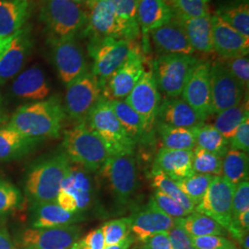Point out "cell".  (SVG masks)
<instances>
[{"label":"cell","mask_w":249,"mask_h":249,"mask_svg":"<svg viewBox=\"0 0 249 249\" xmlns=\"http://www.w3.org/2000/svg\"><path fill=\"white\" fill-rule=\"evenodd\" d=\"M65 117L60 100L53 96L18 107L8 125L26 137L43 141L59 137Z\"/></svg>","instance_id":"obj_1"},{"label":"cell","mask_w":249,"mask_h":249,"mask_svg":"<svg viewBox=\"0 0 249 249\" xmlns=\"http://www.w3.org/2000/svg\"><path fill=\"white\" fill-rule=\"evenodd\" d=\"M71 161L65 152L34 163L27 172L24 191L32 204L55 201Z\"/></svg>","instance_id":"obj_2"},{"label":"cell","mask_w":249,"mask_h":249,"mask_svg":"<svg viewBox=\"0 0 249 249\" xmlns=\"http://www.w3.org/2000/svg\"><path fill=\"white\" fill-rule=\"evenodd\" d=\"M85 4L87 21L82 35L89 38V41L107 37L130 42L140 39V28L120 18L109 0H87Z\"/></svg>","instance_id":"obj_3"},{"label":"cell","mask_w":249,"mask_h":249,"mask_svg":"<svg viewBox=\"0 0 249 249\" xmlns=\"http://www.w3.org/2000/svg\"><path fill=\"white\" fill-rule=\"evenodd\" d=\"M234 188L235 185L223 176L213 177L202 199L196 205L195 212L212 218L241 245L249 231L243 230L232 218L231 205Z\"/></svg>","instance_id":"obj_4"},{"label":"cell","mask_w":249,"mask_h":249,"mask_svg":"<svg viewBox=\"0 0 249 249\" xmlns=\"http://www.w3.org/2000/svg\"><path fill=\"white\" fill-rule=\"evenodd\" d=\"M64 152L71 161L89 172H97L111 156L102 139L85 121L64 133Z\"/></svg>","instance_id":"obj_5"},{"label":"cell","mask_w":249,"mask_h":249,"mask_svg":"<svg viewBox=\"0 0 249 249\" xmlns=\"http://www.w3.org/2000/svg\"><path fill=\"white\" fill-rule=\"evenodd\" d=\"M48 40L75 38L87 21L85 10L73 0H45L40 11Z\"/></svg>","instance_id":"obj_6"},{"label":"cell","mask_w":249,"mask_h":249,"mask_svg":"<svg viewBox=\"0 0 249 249\" xmlns=\"http://www.w3.org/2000/svg\"><path fill=\"white\" fill-rule=\"evenodd\" d=\"M85 122L102 139L111 156L133 154L136 143L124 132L108 100L102 96Z\"/></svg>","instance_id":"obj_7"},{"label":"cell","mask_w":249,"mask_h":249,"mask_svg":"<svg viewBox=\"0 0 249 249\" xmlns=\"http://www.w3.org/2000/svg\"><path fill=\"white\" fill-rule=\"evenodd\" d=\"M139 47L141 45L138 42L123 39L107 37L89 40L88 52L93 61L91 73L97 78L101 88Z\"/></svg>","instance_id":"obj_8"},{"label":"cell","mask_w":249,"mask_h":249,"mask_svg":"<svg viewBox=\"0 0 249 249\" xmlns=\"http://www.w3.org/2000/svg\"><path fill=\"white\" fill-rule=\"evenodd\" d=\"M196 61L195 56L181 53L158 55L153 60L151 71L159 91L168 98H178Z\"/></svg>","instance_id":"obj_9"},{"label":"cell","mask_w":249,"mask_h":249,"mask_svg":"<svg viewBox=\"0 0 249 249\" xmlns=\"http://www.w3.org/2000/svg\"><path fill=\"white\" fill-rule=\"evenodd\" d=\"M106 187L120 205L126 204L138 187L133 154L110 156L99 170Z\"/></svg>","instance_id":"obj_10"},{"label":"cell","mask_w":249,"mask_h":249,"mask_svg":"<svg viewBox=\"0 0 249 249\" xmlns=\"http://www.w3.org/2000/svg\"><path fill=\"white\" fill-rule=\"evenodd\" d=\"M101 97L102 88L97 78L86 71L67 85L65 112L72 119L83 122Z\"/></svg>","instance_id":"obj_11"},{"label":"cell","mask_w":249,"mask_h":249,"mask_svg":"<svg viewBox=\"0 0 249 249\" xmlns=\"http://www.w3.org/2000/svg\"><path fill=\"white\" fill-rule=\"evenodd\" d=\"M210 80L212 115H217L238 105L248 95L247 90L219 59L211 63Z\"/></svg>","instance_id":"obj_12"},{"label":"cell","mask_w":249,"mask_h":249,"mask_svg":"<svg viewBox=\"0 0 249 249\" xmlns=\"http://www.w3.org/2000/svg\"><path fill=\"white\" fill-rule=\"evenodd\" d=\"M210 70L211 62L197 60L189 72L181 94L202 122L212 116Z\"/></svg>","instance_id":"obj_13"},{"label":"cell","mask_w":249,"mask_h":249,"mask_svg":"<svg viewBox=\"0 0 249 249\" xmlns=\"http://www.w3.org/2000/svg\"><path fill=\"white\" fill-rule=\"evenodd\" d=\"M160 94L151 70H145L124 102L142 116L147 133L150 134L157 121Z\"/></svg>","instance_id":"obj_14"},{"label":"cell","mask_w":249,"mask_h":249,"mask_svg":"<svg viewBox=\"0 0 249 249\" xmlns=\"http://www.w3.org/2000/svg\"><path fill=\"white\" fill-rule=\"evenodd\" d=\"M144 62L145 55L141 46L107 80L102 87V96L108 101L125 98L145 71Z\"/></svg>","instance_id":"obj_15"},{"label":"cell","mask_w":249,"mask_h":249,"mask_svg":"<svg viewBox=\"0 0 249 249\" xmlns=\"http://www.w3.org/2000/svg\"><path fill=\"white\" fill-rule=\"evenodd\" d=\"M53 65L58 77L67 86L87 71V62L81 46L75 38L48 40Z\"/></svg>","instance_id":"obj_16"},{"label":"cell","mask_w":249,"mask_h":249,"mask_svg":"<svg viewBox=\"0 0 249 249\" xmlns=\"http://www.w3.org/2000/svg\"><path fill=\"white\" fill-rule=\"evenodd\" d=\"M80 227L68 225L53 228H29L19 237L23 248L35 249H71L80 238Z\"/></svg>","instance_id":"obj_17"},{"label":"cell","mask_w":249,"mask_h":249,"mask_svg":"<svg viewBox=\"0 0 249 249\" xmlns=\"http://www.w3.org/2000/svg\"><path fill=\"white\" fill-rule=\"evenodd\" d=\"M34 47V38L31 27L18 31L7 51L0 59V86L18 75L25 65Z\"/></svg>","instance_id":"obj_18"},{"label":"cell","mask_w":249,"mask_h":249,"mask_svg":"<svg viewBox=\"0 0 249 249\" xmlns=\"http://www.w3.org/2000/svg\"><path fill=\"white\" fill-rule=\"evenodd\" d=\"M212 25L214 52L219 54L220 58L249 55V37L241 35L217 14L212 16Z\"/></svg>","instance_id":"obj_19"},{"label":"cell","mask_w":249,"mask_h":249,"mask_svg":"<svg viewBox=\"0 0 249 249\" xmlns=\"http://www.w3.org/2000/svg\"><path fill=\"white\" fill-rule=\"evenodd\" d=\"M130 231L135 240L145 243L156 233L168 231L176 225V219L158 210L149 201L148 205L130 216Z\"/></svg>","instance_id":"obj_20"},{"label":"cell","mask_w":249,"mask_h":249,"mask_svg":"<svg viewBox=\"0 0 249 249\" xmlns=\"http://www.w3.org/2000/svg\"><path fill=\"white\" fill-rule=\"evenodd\" d=\"M150 35L155 52L159 55L166 53L193 55L196 52L190 45L184 30L174 18L167 24L151 31Z\"/></svg>","instance_id":"obj_21"},{"label":"cell","mask_w":249,"mask_h":249,"mask_svg":"<svg viewBox=\"0 0 249 249\" xmlns=\"http://www.w3.org/2000/svg\"><path fill=\"white\" fill-rule=\"evenodd\" d=\"M192 159L193 151L161 148L153 161L151 173L160 172L175 181L189 178L195 174Z\"/></svg>","instance_id":"obj_22"},{"label":"cell","mask_w":249,"mask_h":249,"mask_svg":"<svg viewBox=\"0 0 249 249\" xmlns=\"http://www.w3.org/2000/svg\"><path fill=\"white\" fill-rule=\"evenodd\" d=\"M11 91L17 98L37 102L48 97L51 87L43 70L34 66L17 76L11 85Z\"/></svg>","instance_id":"obj_23"},{"label":"cell","mask_w":249,"mask_h":249,"mask_svg":"<svg viewBox=\"0 0 249 249\" xmlns=\"http://www.w3.org/2000/svg\"><path fill=\"white\" fill-rule=\"evenodd\" d=\"M173 18L184 30L190 45H192L195 51L206 54L213 53L211 14L196 18L174 15Z\"/></svg>","instance_id":"obj_24"},{"label":"cell","mask_w":249,"mask_h":249,"mask_svg":"<svg viewBox=\"0 0 249 249\" xmlns=\"http://www.w3.org/2000/svg\"><path fill=\"white\" fill-rule=\"evenodd\" d=\"M82 219L81 213L63 210L55 201L32 204V228H53L72 225Z\"/></svg>","instance_id":"obj_25"},{"label":"cell","mask_w":249,"mask_h":249,"mask_svg":"<svg viewBox=\"0 0 249 249\" xmlns=\"http://www.w3.org/2000/svg\"><path fill=\"white\" fill-rule=\"evenodd\" d=\"M156 122L185 128H192L204 123L183 99L168 97L160 101Z\"/></svg>","instance_id":"obj_26"},{"label":"cell","mask_w":249,"mask_h":249,"mask_svg":"<svg viewBox=\"0 0 249 249\" xmlns=\"http://www.w3.org/2000/svg\"><path fill=\"white\" fill-rule=\"evenodd\" d=\"M174 13L164 0H141L138 3V22L143 36L167 24Z\"/></svg>","instance_id":"obj_27"},{"label":"cell","mask_w":249,"mask_h":249,"mask_svg":"<svg viewBox=\"0 0 249 249\" xmlns=\"http://www.w3.org/2000/svg\"><path fill=\"white\" fill-rule=\"evenodd\" d=\"M61 189L77 200L80 213L89 209L92 201L93 187L88 170L78 164H71L68 177L63 181Z\"/></svg>","instance_id":"obj_28"},{"label":"cell","mask_w":249,"mask_h":249,"mask_svg":"<svg viewBox=\"0 0 249 249\" xmlns=\"http://www.w3.org/2000/svg\"><path fill=\"white\" fill-rule=\"evenodd\" d=\"M39 142L41 141L26 137L9 125L0 127V162L24 157Z\"/></svg>","instance_id":"obj_29"},{"label":"cell","mask_w":249,"mask_h":249,"mask_svg":"<svg viewBox=\"0 0 249 249\" xmlns=\"http://www.w3.org/2000/svg\"><path fill=\"white\" fill-rule=\"evenodd\" d=\"M30 0H0V36H13L26 22Z\"/></svg>","instance_id":"obj_30"},{"label":"cell","mask_w":249,"mask_h":249,"mask_svg":"<svg viewBox=\"0 0 249 249\" xmlns=\"http://www.w3.org/2000/svg\"><path fill=\"white\" fill-rule=\"evenodd\" d=\"M110 106L113 108L117 119L123 126L124 132L137 143L143 140L148 133L142 116L123 100H111Z\"/></svg>","instance_id":"obj_31"},{"label":"cell","mask_w":249,"mask_h":249,"mask_svg":"<svg viewBox=\"0 0 249 249\" xmlns=\"http://www.w3.org/2000/svg\"><path fill=\"white\" fill-rule=\"evenodd\" d=\"M215 14L241 35L249 37V0H225L219 6Z\"/></svg>","instance_id":"obj_32"},{"label":"cell","mask_w":249,"mask_h":249,"mask_svg":"<svg viewBox=\"0 0 249 249\" xmlns=\"http://www.w3.org/2000/svg\"><path fill=\"white\" fill-rule=\"evenodd\" d=\"M157 131L162 148L193 151L196 146V138L192 128L177 127L158 122Z\"/></svg>","instance_id":"obj_33"},{"label":"cell","mask_w":249,"mask_h":249,"mask_svg":"<svg viewBox=\"0 0 249 249\" xmlns=\"http://www.w3.org/2000/svg\"><path fill=\"white\" fill-rule=\"evenodd\" d=\"M249 117V95L234 107L217 114L213 126L228 142L239 124Z\"/></svg>","instance_id":"obj_34"},{"label":"cell","mask_w":249,"mask_h":249,"mask_svg":"<svg viewBox=\"0 0 249 249\" xmlns=\"http://www.w3.org/2000/svg\"><path fill=\"white\" fill-rule=\"evenodd\" d=\"M176 223L190 237L207 235H224L226 231L218 223L204 214L194 212L184 218L176 219Z\"/></svg>","instance_id":"obj_35"},{"label":"cell","mask_w":249,"mask_h":249,"mask_svg":"<svg viewBox=\"0 0 249 249\" xmlns=\"http://www.w3.org/2000/svg\"><path fill=\"white\" fill-rule=\"evenodd\" d=\"M222 176L233 185L249 181V154L230 149L223 157Z\"/></svg>","instance_id":"obj_36"},{"label":"cell","mask_w":249,"mask_h":249,"mask_svg":"<svg viewBox=\"0 0 249 249\" xmlns=\"http://www.w3.org/2000/svg\"><path fill=\"white\" fill-rule=\"evenodd\" d=\"M192 129L195 134L197 147L213 152L222 158L229 150V142L223 138L213 124L202 123L192 127Z\"/></svg>","instance_id":"obj_37"},{"label":"cell","mask_w":249,"mask_h":249,"mask_svg":"<svg viewBox=\"0 0 249 249\" xmlns=\"http://www.w3.org/2000/svg\"><path fill=\"white\" fill-rule=\"evenodd\" d=\"M151 182L152 187L156 190H159L160 192L166 194L167 196L176 199L189 213L195 212L196 206L184 194V192L178 187L175 180L171 179L160 172H156L151 173Z\"/></svg>","instance_id":"obj_38"},{"label":"cell","mask_w":249,"mask_h":249,"mask_svg":"<svg viewBox=\"0 0 249 249\" xmlns=\"http://www.w3.org/2000/svg\"><path fill=\"white\" fill-rule=\"evenodd\" d=\"M213 179V176L195 173L189 178L176 182L184 194L192 201L193 204L196 206L202 199Z\"/></svg>","instance_id":"obj_39"},{"label":"cell","mask_w":249,"mask_h":249,"mask_svg":"<svg viewBox=\"0 0 249 249\" xmlns=\"http://www.w3.org/2000/svg\"><path fill=\"white\" fill-rule=\"evenodd\" d=\"M192 167L196 174L222 176L223 158L196 146L193 150Z\"/></svg>","instance_id":"obj_40"},{"label":"cell","mask_w":249,"mask_h":249,"mask_svg":"<svg viewBox=\"0 0 249 249\" xmlns=\"http://www.w3.org/2000/svg\"><path fill=\"white\" fill-rule=\"evenodd\" d=\"M176 16L190 18L210 15L212 0H164Z\"/></svg>","instance_id":"obj_41"},{"label":"cell","mask_w":249,"mask_h":249,"mask_svg":"<svg viewBox=\"0 0 249 249\" xmlns=\"http://www.w3.org/2000/svg\"><path fill=\"white\" fill-rule=\"evenodd\" d=\"M130 226V217L115 219L105 223L101 227V230L105 238L106 246L115 245L125 239L131 234Z\"/></svg>","instance_id":"obj_42"},{"label":"cell","mask_w":249,"mask_h":249,"mask_svg":"<svg viewBox=\"0 0 249 249\" xmlns=\"http://www.w3.org/2000/svg\"><path fill=\"white\" fill-rule=\"evenodd\" d=\"M21 201L22 196L18 187L0 178V216L14 212Z\"/></svg>","instance_id":"obj_43"},{"label":"cell","mask_w":249,"mask_h":249,"mask_svg":"<svg viewBox=\"0 0 249 249\" xmlns=\"http://www.w3.org/2000/svg\"><path fill=\"white\" fill-rule=\"evenodd\" d=\"M150 201L158 210H160V212L174 219L184 218L190 214L176 199L167 196L166 194L160 192L159 190L154 191Z\"/></svg>","instance_id":"obj_44"},{"label":"cell","mask_w":249,"mask_h":249,"mask_svg":"<svg viewBox=\"0 0 249 249\" xmlns=\"http://www.w3.org/2000/svg\"><path fill=\"white\" fill-rule=\"evenodd\" d=\"M219 60L223 63L229 71L231 72V75L240 83L241 86L247 91H249V57L240 56V57H232V58H227V59L219 58Z\"/></svg>","instance_id":"obj_45"},{"label":"cell","mask_w":249,"mask_h":249,"mask_svg":"<svg viewBox=\"0 0 249 249\" xmlns=\"http://www.w3.org/2000/svg\"><path fill=\"white\" fill-rule=\"evenodd\" d=\"M195 249H237L232 241L223 235H207L191 237Z\"/></svg>","instance_id":"obj_46"},{"label":"cell","mask_w":249,"mask_h":249,"mask_svg":"<svg viewBox=\"0 0 249 249\" xmlns=\"http://www.w3.org/2000/svg\"><path fill=\"white\" fill-rule=\"evenodd\" d=\"M246 211H249V181H244L235 185L231 205L232 218L235 219L239 214Z\"/></svg>","instance_id":"obj_47"},{"label":"cell","mask_w":249,"mask_h":249,"mask_svg":"<svg viewBox=\"0 0 249 249\" xmlns=\"http://www.w3.org/2000/svg\"><path fill=\"white\" fill-rule=\"evenodd\" d=\"M116 13L132 26L139 27L138 3L134 0H109ZM141 30V29H140Z\"/></svg>","instance_id":"obj_48"},{"label":"cell","mask_w":249,"mask_h":249,"mask_svg":"<svg viewBox=\"0 0 249 249\" xmlns=\"http://www.w3.org/2000/svg\"><path fill=\"white\" fill-rule=\"evenodd\" d=\"M230 149L244 151H249V117L246 118L236 128L231 139L229 140Z\"/></svg>","instance_id":"obj_49"},{"label":"cell","mask_w":249,"mask_h":249,"mask_svg":"<svg viewBox=\"0 0 249 249\" xmlns=\"http://www.w3.org/2000/svg\"><path fill=\"white\" fill-rule=\"evenodd\" d=\"M106 248L105 238L101 228L88 232L82 238H79L72 245L71 249H104Z\"/></svg>","instance_id":"obj_50"},{"label":"cell","mask_w":249,"mask_h":249,"mask_svg":"<svg viewBox=\"0 0 249 249\" xmlns=\"http://www.w3.org/2000/svg\"><path fill=\"white\" fill-rule=\"evenodd\" d=\"M173 249H195L191 237L179 225H176L168 231Z\"/></svg>","instance_id":"obj_51"},{"label":"cell","mask_w":249,"mask_h":249,"mask_svg":"<svg viewBox=\"0 0 249 249\" xmlns=\"http://www.w3.org/2000/svg\"><path fill=\"white\" fill-rule=\"evenodd\" d=\"M144 244V249H173L168 231L156 233Z\"/></svg>","instance_id":"obj_52"},{"label":"cell","mask_w":249,"mask_h":249,"mask_svg":"<svg viewBox=\"0 0 249 249\" xmlns=\"http://www.w3.org/2000/svg\"><path fill=\"white\" fill-rule=\"evenodd\" d=\"M0 249H15L13 241L5 228H0Z\"/></svg>","instance_id":"obj_53"},{"label":"cell","mask_w":249,"mask_h":249,"mask_svg":"<svg viewBox=\"0 0 249 249\" xmlns=\"http://www.w3.org/2000/svg\"><path fill=\"white\" fill-rule=\"evenodd\" d=\"M134 241H135V238H134L133 235L130 234L124 240L115 244V245L106 246V248L104 249H129L130 247L133 245Z\"/></svg>","instance_id":"obj_54"},{"label":"cell","mask_w":249,"mask_h":249,"mask_svg":"<svg viewBox=\"0 0 249 249\" xmlns=\"http://www.w3.org/2000/svg\"><path fill=\"white\" fill-rule=\"evenodd\" d=\"M236 223L241 228L245 231H249V211H246L244 213L239 214L235 219Z\"/></svg>","instance_id":"obj_55"},{"label":"cell","mask_w":249,"mask_h":249,"mask_svg":"<svg viewBox=\"0 0 249 249\" xmlns=\"http://www.w3.org/2000/svg\"><path fill=\"white\" fill-rule=\"evenodd\" d=\"M13 37L14 36H9V37H1L0 36V59H1L2 55L7 51V49L9 48Z\"/></svg>","instance_id":"obj_56"},{"label":"cell","mask_w":249,"mask_h":249,"mask_svg":"<svg viewBox=\"0 0 249 249\" xmlns=\"http://www.w3.org/2000/svg\"><path fill=\"white\" fill-rule=\"evenodd\" d=\"M7 119H8V116H7L5 107H4V101H3L2 95L0 93V123L7 121Z\"/></svg>","instance_id":"obj_57"},{"label":"cell","mask_w":249,"mask_h":249,"mask_svg":"<svg viewBox=\"0 0 249 249\" xmlns=\"http://www.w3.org/2000/svg\"><path fill=\"white\" fill-rule=\"evenodd\" d=\"M241 246L243 247V249H249V234H247L246 236H245V238L243 239V242H242V244H241Z\"/></svg>","instance_id":"obj_58"},{"label":"cell","mask_w":249,"mask_h":249,"mask_svg":"<svg viewBox=\"0 0 249 249\" xmlns=\"http://www.w3.org/2000/svg\"><path fill=\"white\" fill-rule=\"evenodd\" d=\"M73 1H75V2H77V3H79V4H81V3H83V2H86L87 0H73Z\"/></svg>","instance_id":"obj_59"},{"label":"cell","mask_w":249,"mask_h":249,"mask_svg":"<svg viewBox=\"0 0 249 249\" xmlns=\"http://www.w3.org/2000/svg\"><path fill=\"white\" fill-rule=\"evenodd\" d=\"M22 249H32V248H23Z\"/></svg>","instance_id":"obj_60"},{"label":"cell","mask_w":249,"mask_h":249,"mask_svg":"<svg viewBox=\"0 0 249 249\" xmlns=\"http://www.w3.org/2000/svg\"><path fill=\"white\" fill-rule=\"evenodd\" d=\"M134 1H135V2H137V3H139L141 0H134Z\"/></svg>","instance_id":"obj_61"},{"label":"cell","mask_w":249,"mask_h":249,"mask_svg":"<svg viewBox=\"0 0 249 249\" xmlns=\"http://www.w3.org/2000/svg\"></svg>","instance_id":"obj_62"}]
</instances>
